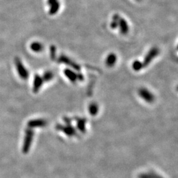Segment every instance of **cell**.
I'll use <instances>...</instances> for the list:
<instances>
[{
  "label": "cell",
  "instance_id": "6da1fadb",
  "mask_svg": "<svg viewBox=\"0 0 178 178\" xmlns=\"http://www.w3.org/2000/svg\"><path fill=\"white\" fill-rule=\"evenodd\" d=\"M159 53H160V49H158V47H152L148 53H147L145 58H144L143 61L142 62V65H143V68L147 67V66L152 62V61L158 56Z\"/></svg>",
  "mask_w": 178,
  "mask_h": 178
},
{
  "label": "cell",
  "instance_id": "7a4b0ae2",
  "mask_svg": "<svg viewBox=\"0 0 178 178\" xmlns=\"http://www.w3.org/2000/svg\"><path fill=\"white\" fill-rule=\"evenodd\" d=\"M15 62L16 71H17L19 75L20 76V77L22 79L27 80L28 78V76H29V73H28V70L24 66L22 61H21L19 58H16Z\"/></svg>",
  "mask_w": 178,
  "mask_h": 178
},
{
  "label": "cell",
  "instance_id": "3957f363",
  "mask_svg": "<svg viewBox=\"0 0 178 178\" xmlns=\"http://www.w3.org/2000/svg\"><path fill=\"white\" fill-rule=\"evenodd\" d=\"M138 94L141 98L148 103L153 102L155 100L154 95L146 88H140L138 91Z\"/></svg>",
  "mask_w": 178,
  "mask_h": 178
},
{
  "label": "cell",
  "instance_id": "277c9868",
  "mask_svg": "<svg viewBox=\"0 0 178 178\" xmlns=\"http://www.w3.org/2000/svg\"><path fill=\"white\" fill-rule=\"evenodd\" d=\"M64 74L70 81L73 82H75L77 80H82L83 79V76L82 75H80V73H76L69 69H66L64 70Z\"/></svg>",
  "mask_w": 178,
  "mask_h": 178
},
{
  "label": "cell",
  "instance_id": "5b68a950",
  "mask_svg": "<svg viewBox=\"0 0 178 178\" xmlns=\"http://www.w3.org/2000/svg\"><path fill=\"white\" fill-rule=\"evenodd\" d=\"M59 61L60 63H62L64 64H66V65L71 67L72 68L74 69L77 71H80V66L78 65L77 63H75L74 61H73L71 59H70L69 58H67V56H61L59 57Z\"/></svg>",
  "mask_w": 178,
  "mask_h": 178
},
{
  "label": "cell",
  "instance_id": "8992f818",
  "mask_svg": "<svg viewBox=\"0 0 178 178\" xmlns=\"http://www.w3.org/2000/svg\"><path fill=\"white\" fill-rule=\"evenodd\" d=\"M118 28H120V32L123 35L127 34L129 30V25H128L127 22L125 21V19L121 17V16L119 18V20H118Z\"/></svg>",
  "mask_w": 178,
  "mask_h": 178
},
{
  "label": "cell",
  "instance_id": "52a82bcc",
  "mask_svg": "<svg viewBox=\"0 0 178 178\" xmlns=\"http://www.w3.org/2000/svg\"><path fill=\"white\" fill-rule=\"evenodd\" d=\"M43 82L44 80L42 77L38 75H36L34 78V82H33V91L34 92H37L38 91L42 86Z\"/></svg>",
  "mask_w": 178,
  "mask_h": 178
},
{
  "label": "cell",
  "instance_id": "ba28073f",
  "mask_svg": "<svg viewBox=\"0 0 178 178\" xmlns=\"http://www.w3.org/2000/svg\"><path fill=\"white\" fill-rule=\"evenodd\" d=\"M118 58L117 56L115 54L111 53L108 54L106 57V65L107 67H112L115 65L116 62H117Z\"/></svg>",
  "mask_w": 178,
  "mask_h": 178
},
{
  "label": "cell",
  "instance_id": "9c48e42d",
  "mask_svg": "<svg viewBox=\"0 0 178 178\" xmlns=\"http://www.w3.org/2000/svg\"><path fill=\"white\" fill-rule=\"evenodd\" d=\"M30 49L31 50L36 53H39V52H41L44 49V46L43 44L40 42H34L30 44Z\"/></svg>",
  "mask_w": 178,
  "mask_h": 178
},
{
  "label": "cell",
  "instance_id": "30bf717a",
  "mask_svg": "<svg viewBox=\"0 0 178 178\" xmlns=\"http://www.w3.org/2000/svg\"><path fill=\"white\" fill-rule=\"evenodd\" d=\"M50 5L51 7H50V8H49V13L52 15H55V14H56L58 12L59 8H60V5H59V2L56 1L55 3L51 4Z\"/></svg>",
  "mask_w": 178,
  "mask_h": 178
},
{
  "label": "cell",
  "instance_id": "8fae6325",
  "mask_svg": "<svg viewBox=\"0 0 178 178\" xmlns=\"http://www.w3.org/2000/svg\"><path fill=\"white\" fill-rule=\"evenodd\" d=\"M120 16L118 15V14H115L112 16V20L110 23V27L112 29H115L118 27V20Z\"/></svg>",
  "mask_w": 178,
  "mask_h": 178
},
{
  "label": "cell",
  "instance_id": "7c38bea8",
  "mask_svg": "<svg viewBox=\"0 0 178 178\" xmlns=\"http://www.w3.org/2000/svg\"><path fill=\"white\" fill-rule=\"evenodd\" d=\"M54 75L53 72H52V71H46V72L44 73V75L42 77V79H43L44 81L49 82L54 79Z\"/></svg>",
  "mask_w": 178,
  "mask_h": 178
},
{
  "label": "cell",
  "instance_id": "4fadbf2b",
  "mask_svg": "<svg viewBox=\"0 0 178 178\" xmlns=\"http://www.w3.org/2000/svg\"><path fill=\"white\" fill-rule=\"evenodd\" d=\"M132 68L135 71H139L141 70L143 68V65H142V63L141 61L135 60L133 61V63L132 64Z\"/></svg>",
  "mask_w": 178,
  "mask_h": 178
},
{
  "label": "cell",
  "instance_id": "5bb4252c",
  "mask_svg": "<svg viewBox=\"0 0 178 178\" xmlns=\"http://www.w3.org/2000/svg\"><path fill=\"white\" fill-rule=\"evenodd\" d=\"M89 111L92 115H96L98 111V106L96 103H92L89 106Z\"/></svg>",
  "mask_w": 178,
  "mask_h": 178
},
{
  "label": "cell",
  "instance_id": "9a60e30c",
  "mask_svg": "<svg viewBox=\"0 0 178 178\" xmlns=\"http://www.w3.org/2000/svg\"><path fill=\"white\" fill-rule=\"evenodd\" d=\"M56 47H54V46H52V47H51V49H50V51H51V54H50V56H51V57L52 58H55V56H56Z\"/></svg>",
  "mask_w": 178,
  "mask_h": 178
},
{
  "label": "cell",
  "instance_id": "2e32d148",
  "mask_svg": "<svg viewBox=\"0 0 178 178\" xmlns=\"http://www.w3.org/2000/svg\"><path fill=\"white\" fill-rule=\"evenodd\" d=\"M56 1H57V0H48V1H47V3H48L49 5H50L51 4L55 3Z\"/></svg>",
  "mask_w": 178,
  "mask_h": 178
},
{
  "label": "cell",
  "instance_id": "e0dca14e",
  "mask_svg": "<svg viewBox=\"0 0 178 178\" xmlns=\"http://www.w3.org/2000/svg\"><path fill=\"white\" fill-rule=\"evenodd\" d=\"M177 91H178V87H177Z\"/></svg>",
  "mask_w": 178,
  "mask_h": 178
},
{
  "label": "cell",
  "instance_id": "ac0fdd59",
  "mask_svg": "<svg viewBox=\"0 0 178 178\" xmlns=\"http://www.w3.org/2000/svg\"><path fill=\"white\" fill-rule=\"evenodd\" d=\"M177 49H178V46H177Z\"/></svg>",
  "mask_w": 178,
  "mask_h": 178
}]
</instances>
